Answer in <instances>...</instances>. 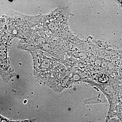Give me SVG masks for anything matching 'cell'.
I'll use <instances>...</instances> for the list:
<instances>
[{
  "mask_svg": "<svg viewBox=\"0 0 122 122\" xmlns=\"http://www.w3.org/2000/svg\"><path fill=\"white\" fill-rule=\"evenodd\" d=\"M14 122H33V121H30V120H29V121H14Z\"/></svg>",
  "mask_w": 122,
  "mask_h": 122,
  "instance_id": "cell-3",
  "label": "cell"
},
{
  "mask_svg": "<svg viewBox=\"0 0 122 122\" xmlns=\"http://www.w3.org/2000/svg\"><path fill=\"white\" fill-rule=\"evenodd\" d=\"M0 122H13V121H10L0 115Z\"/></svg>",
  "mask_w": 122,
  "mask_h": 122,
  "instance_id": "cell-1",
  "label": "cell"
},
{
  "mask_svg": "<svg viewBox=\"0 0 122 122\" xmlns=\"http://www.w3.org/2000/svg\"><path fill=\"white\" fill-rule=\"evenodd\" d=\"M115 1L122 8V0Z\"/></svg>",
  "mask_w": 122,
  "mask_h": 122,
  "instance_id": "cell-2",
  "label": "cell"
}]
</instances>
